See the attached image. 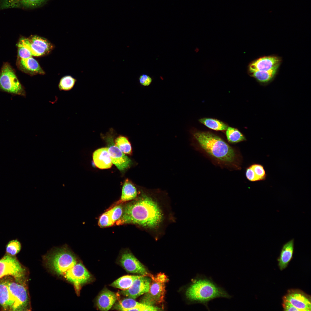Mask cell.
I'll list each match as a JSON object with an SVG mask.
<instances>
[{
  "mask_svg": "<svg viewBox=\"0 0 311 311\" xmlns=\"http://www.w3.org/2000/svg\"><path fill=\"white\" fill-rule=\"evenodd\" d=\"M155 194L143 192L123 206L122 215L116 224L136 225L158 238L172 217L166 202Z\"/></svg>",
  "mask_w": 311,
  "mask_h": 311,
  "instance_id": "obj_1",
  "label": "cell"
},
{
  "mask_svg": "<svg viewBox=\"0 0 311 311\" xmlns=\"http://www.w3.org/2000/svg\"><path fill=\"white\" fill-rule=\"evenodd\" d=\"M186 295L191 301L202 304L209 310L208 304L216 298L230 299L232 296L213 279L204 275L193 281L186 290Z\"/></svg>",
  "mask_w": 311,
  "mask_h": 311,
  "instance_id": "obj_2",
  "label": "cell"
},
{
  "mask_svg": "<svg viewBox=\"0 0 311 311\" xmlns=\"http://www.w3.org/2000/svg\"><path fill=\"white\" fill-rule=\"evenodd\" d=\"M192 135L201 148L210 155L225 162L234 160V149L219 136L208 132L196 131Z\"/></svg>",
  "mask_w": 311,
  "mask_h": 311,
  "instance_id": "obj_3",
  "label": "cell"
},
{
  "mask_svg": "<svg viewBox=\"0 0 311 311\" xmlns=\"http://www.w3.org/2000/svg\"><path fill=\"white\" fill-rule=\"evenodd\" d=\"M44 258L47 266L62 276L78 262L76 256L67 244L52 249Z\"/></svg>",
  "mask_w": 311,
  "mask_h": 311,
  "instance_id": "obj_4",
  "label": "cell"
},
{
  "mask_svg": "<svg viewBox=\"0 0 311 311\" xmlns=\"http://www.w3.org/2000/svg\"><path fill=\"white\" fill-rule=\"evenodd\" d=\"M151 279L148 291L142 299L141 303L152 306L164 301L165 293V283L168 280L166 275L161 272L156 276L149 274Z\"/></svg>",
  "mask_w": 311,
  "mask_h": 311,
  "instance_id": "obj_5",
  "label": "cell"
},
{
  "mask_svg": "<svg viewBox=\"0 0 311 311\" xmlns=\"http://www.w3.org/2000/svg\"><path fill=\"white\" fill-rule=\"evenodd\" d=\"M0 90L12 94L26 96V92L11 66H3L0 73Z\"/></svg>",
  "mask_w": 311,
  "mask_h": 311,
  "instance_id": "obj_6",
  "label": "cell"
},
{
  "mask_svg": "<svg viewBox=\"0 0 311 311\" xmlns=\"http://www.w3.org/2000/svg\"><path fill=\"white\" fill-rule=\"evenodd\" d=\"M6 276L7 285L9 291L15 300V311L30 310V301L28 291L23 283L14 278Z\"/></svg>",
  "mask_w": 311,
  "mask_h": 311,
  "instance_id": "obj_7",
  "label": "cell"
},
{
  "mask_svg": "<svg viewBox=\"0 0 311 311\" xmlns=\"http://www.w3.org/2000/svg\"><path fill=\"white\" fill-rule=\"evenodd\" d=\"M26 274L25 268L14 257L9 254L0 259V279L11 276L23 283Z\"/></svg>",
  "mask_w": 311,
  "mask_h": 311,
  "instance_id": "obj_8",
  "label": "cell"
},
{
  "mask_svg": "<svg viewBox=\"0 0 311 311\" xmlns=\"http://www.w3.org/2000/svg\"><path fill=\"white\" fill-rule=\"evenodd\" d=\"M63 277L73 284L78 294L81 287L89 282L92 278L90 274L84 265L78 262L67 271Z\"/></svg>",
  "mask_w": 311,
  "mask_h": 311,
  "instance_id": "obj_9",
  "label": "cell"
},
{
  "mask_svg": "<svg viewBox=\"0 0 311 311\" xmlns=\"http://www.w3.org/2000/svg\"><path fill=\"white\" fill-rule=\"evenodd\" d=\"M146 275H141L136 279L128 289L122 290L120 293L128 298L135 299L147 293L149 289L151 280V278Z\"/></svg>",
  "mask_w": 311,
  "mask_h": 311,
  "instance_id": "obj_10",
  "label": "cell"
},
{
  "mask_svg": "<svg viewBox=\"0 0 311 311\" xmlns=\"http://www.w3.org/2000/svg\"><path fill=\"white\" fill-rule=\"evenodd\" d=\"M107 138V148L112 163L120 171L129 168L132 164L131 160L115 145L112 137Z\"/></svg>",
  "mask_w": 311,
  "mask_h": 311,
  "instance_id": "obj_11",
  "label": "cell"
},
{
  "mask_svg": "<svg viewBox=\"0 0 311 311\" xmlns=\"http://www.w3.org/2000/svg\"><path fill=\"white\" fill-rule=\"evenodd\" d=\"M120 264L127 272L148 276L149 273L144 265L131 253L125 251L121 255Z\"/></svg>",
  "mask_w": 311,
  "mask_h": 311,
  "instance_id": "obj_12",
  "label": "cell"
},
{
  "mask_svg": "<svg viewBox=\"0 0 311 311\" xmlns=\"http://www.w3.org/2000/svg\"><path fill=\"white\" fill-rule=\"evenodd\" d=\"M281 62L279 57L275 56H266L260 58L249 65V71H267L278 68Z\"/></svg>",
  "mask_w": 311,
  "mask_h": 311,
  "instance_id": "obj_13",
  "label": "cell"
},
{
  "mask_svg": "<svg viewBox=\"0 0 311 311\" xmlns=\"http://www.w3.org/2000/svg\"><path fill=\"white\" fill-rule=\"evenodd\" d=\"M49 0H1L3 9L21 8L25 9L37 8L44 5Z\"/></svg>",
  "mask_w": 311,
  "mask_h": 311,
  "instance_id": "obj_14",
  "label": "cell"
},
{
  "mask_svg": "<svg viewBox=\"0 0 311 311\" xmlns=\"http://www.w3.org/2000/svg\"><path fill=\"white\" fill-rule=\"evenodd\" d=\"M15 300L8 288L6 276L0 279V307L3 310L15 311Z\"/></svg>",
  "mask_w": 311,
  "mask_h": 311,
  "instance_id": "obj_15",
  "label": "cell"
},
{
  "mask_svg": "<svg viewBox=\"0 0 311 311\" xmlns=\"http://www.w3.org/2000/svg\"><path fill=\"white\" fill-rule=\"evenodd\" d=\"M117 299V296L114 293L105 289L98 297L96 301L97 307L100 310L108 311L111 308Z\"/></svg>",
  "mask_w": 311,
  "mask_h": 311,
  "instance_id": "obj_16",
  "label": "cell"
},
{
  "mask_svg": "<svg viewBox=\"0 0 311 311\" xmlns=\"http://www.w3.org/2000/svg\"><path fill=\"white\" fill-rule=\"evenodd\" d=\"M93 158L95 165L100 169H108L112 165L107 147L100 148L95 151L93 154Z\"/></svg>",
  "mask_w": 311,
  "mask_h": 311,
  "instance_id": "obj_17",
  "label": "cell"
},
{
  "mask_svg": "<svg viewBox=\"0 0 311 311\" xmlns=\"http://www.w3.org/2000/svg\"><path fill=\"white\" fill-rule=\"evenodd\" d=\"M284 299L288 301L300 311L311 310L310 301L306 296L301 293H290L286 295Z\"/></svg>",
  "mask_w": 311,
  "mask_h": 311,
  "instance_id": "obj_18",
  "label": "cell"
},
{
  "mask_svg": "<svg viewBox=\"0 0 311 311\" xmlns=\"http://www.w3.org/2000/svg\"><path fill=\"white\" fill-rule=\"evenodd\" d=\"M294 248V239L290 240L283 245L278 259V265L281 270L287 267L292 259Z\"/></svg>",
  "mask_w": 311,
  "mask_h": 311,
  "instance_id": "obj_19",
  "label": "cell"
},
{
  "mask_svg": "<svg viewBox=\"0 0 311 311\" xmlns=\"http://www.w3.org/2000/svg\"><path fill=\"white\" fill-rule=\"evenodd\" d=\"M246 176L249 180L254 182L265 180L266 175L262 165L254 164L246 169Z\"/></svg>",
  "mask_w": 311,
  "mask_h": 311,
  "instance_id": "obj_20",
  "label": "cell"
},
{
  "mask_svg": "<svg viewBox=\"0 0 311 311\" xmlns=\"http://www.w3.org/2000/svg\"><path fill=\"white\" fill-rule=\"evenodd\" d=\"M20 64L24 70L32 75H43L45 73L37 61L32 57L20 59Z\"/></svg>",
  "mask_w": 311,
  "mask_h": 311,
  "instance_id": "obj_21",
  "label": "cell"
},
{
  "mask_svg": "<svg viewBox=\"0 0 311 311\" xmlns=\"http://www.w3.org/2000/svg\"><path fill=\"white\" fill-rule=\"evenodd\" d=\"M138 192L134 185L128 179H126L123 184L120 202L132 200L138 196Z\"/></svg>",
  "mask_w": 311,
  "mask_h": 311,
  "instance_id": "obj_22",
  "label": "cell"
},
{
  "mask_svg": "<svg viewBox=\"0 0 311 311\" xmlns=\"http://www.w3.org/2000/svg\"><path fill=\"white\" fill-rule=\"evenodd\" d=\"M278 68L267 71H250V73L260 84H267L274 78Z\"/></svg>",
  "mask_w": 311,
  "mask_h": 311,
  "instance_id": "obj_23",
  "label": "cell"
},
{
  "mask_svg": "<svg viewBox=\"0 0 311 311\" xmlns=\"http://www.w3.org/2000/svg\"><path fill=\"white\" fill-rule=\"evenodd\" d=\"M141 275H126L122 276L114 281L110 286L122 290H127L131 286L134 281Z\"/></svg>",
  "mask_w": 311,
  "mask_h": 311,
  "instance_id": "obj_24",
  "label": "cell"
},
{
  "mask_svg": "<svg viewBox=\"0 0 311 311\" xmlns=\"http://www.w3.org/2000/svg\"><path fill=\"white\" fill-rule=\"evenodd\" d=\"M144 304L136 301L134 299L128 298L119 301L116 304L114 307L115 309L118 310L130 311L131 309L141 307Z\"/></svg>",
  "mask_w": 311,
  "mask_h": 311,
  "instance_id": "obj_25",
  "label": "cell"
},
{
  "mask_svg": "<svg viewBox=\"0 0 311 311\" xmlns=\"http://www.w3.org/2000/svg\"><path fill=\"white\" fill-rule=\"evenodd\" d=\"M199 121L209 128L214 130H225L228 127L222 122L215 119L203 118L199 120Z\"/></svg>",
  "mask_w": 311,
  "mask_h": 311,
  "instance_id": "obj_26",
  "label": "cell"
},
{
  "mask_svg": "<svg viewBox=\"0 0 311 311\" xmlns=\"http://www.w3.org/2000/svg\"><path fill=\"white\" fill-rule=\"evenodd\" d=\"M226 134L228 141L231 143H237L246 140L243 134L234 128L228 127L226 130Z\"/></svg>",
  "mask_w": 311,
  "mask_h": 311,
  "instance_id": "obj_27",
  "label": "cell"
},
{
  "mask_svg": "<svg viewBox=\"0 0 311 311\" xmlns=\"http://www.w3.org/2000/svg\"><path fill=\"white\" fill-rule=\"evenodd\" d=\"M115 145L124 154L131 155L132 148L130 143L125 136H120L115 140Z\"/></svg>",
  "mask_w": 311,
  "mask_h": 311,
  "instance_id": "obj_28",
  "label": "cell"
},
{
  "mask_svg": "<svg viewBox=\"0 0 311 311\" xmlns=\"http://www.w3.org/2000/svg\"><path fill=\"white\" fill-rule=\"evenodd\" d=\"M76 81V80L71 76H64L60 81L58 88L60 91H69L73 88Z\"/></svg>",
  "mask_w": 311,
  "mask_h": 311,
  "instance_id": "obj_29",
  "label": "cell"
},
{
  "mask_svg": "<svg viewBox=\"0 0 311 311\" xmlns=\"http://www.w3.org/2000/svg\"><path fill=\"white\" fill-rule=\"evenodd\" d=\"M29 41L38 45L44 48L50 52L53 48L52 44L46 39L36 35L32 36L28 39Z\"/></svg>",
  "mask_w": 311,
  "mask_h": 311,
  "instance_id": "obj_30",
  "label": "cell"
},
{
  "mask_svg": "<svg viewBox=\"0 0 311 311\" xmlns=\"http://www.w3.org/2000/svg\"><path fill=\"white\" fill-rule=\"evenodd\" d=\"M21 244L17 239L12 240L7 244L6 248V252L8 254L14 256L18 253L20 251Z\"/></svg>",
  "mask_w": 311,
  "mask_h": 311,
  "instance_id": "obj_31",
  "label": "cell"
},
{
  "mask_svg": "<svg viewBox=\"0 0 311 311\" xmlns=\"http://www.w3.org/2000/svg\"><path fill=\"white\" fill-rule=\"evenodd\" d=\"M123 206L117 204L108 210L111 218L114 224L121 218L123 213Z\"/></svg>",
  "mask_w": 311,
  "mask_h": 311,
  "instance_id": "obj_32",
  "label": "cell"
},
{
  "mask_svg": "<svg viewBox=\"0 0 311 311\" xmlns=\"http://www.w3.org/2000/svg\"><path fill=\"white\" fill-rule=\"evenodd\" d=\"M114 224L111 218L108 210L103 214L99 217L98 224L101 227L111 226Z\"/></svg>",
  "mask_w": 311,
  "mask_h": 311,
  "instance_id": "obj_33",
  "label": "cell"
},
{
  "mask_svg": "<svg viewBox=\"0 0 311 311\" xmlns=\"http://www.w3.org/2000/svg\"><path fill=\"white\" fill-rule=\"evenodd\" d=\"M18 55L20 59H25L32 57V53L27 47L20 41L18 45Z\"/></svg>",
  "mask_w": 311,
  "mask_h": 311,
  "instance_id": "obj_34",
  "label": "cell"
},
{
  "mask_svg": "<svg viewBox=\"0 0 311 311\" xmlns=\"http://www.w3.org/2000/svg\"><path fill=\"white\" fill-rule=\"evenodd\" d=\"M141 84L145 86L150 85L152 82V79L149 76L146 74L141 75L139 78Z\"/></svg>",
  "mask_w": 311,
  "mask_h": 311,
  "instance_id": "obj_35",
  "label": "cell"
},
{
  "mask_svg": "<svg viewBox=\"0 0 311 311\" xmlns=\"http://www.w3.org/2000/svg\"><path fill=\"white\" fill-rule=\"evenodd\" d=\"M283 307L285 311H299V310L293 306L287 300L284 299L282 304Z\"/></svg>",
  "mask_w": 311,
  "mask_h": 311,
  "instance_id": "obj_36",
  "label": "cell"
}]
</instances>
